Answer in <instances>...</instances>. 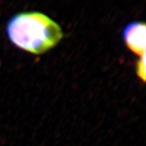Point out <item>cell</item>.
I'll return each instance as SVG.
<instances>
[{
    "label": "cell",
    "instance_id": "2",
    "mask_svg": "<svg viewBox=\"0 0 146 146\" xmlns=\"http://www.w3.org/2000/svg\"><path fill=\"white\" fill-rule=\"evenodd\" d=\"M145 24L133 22L128 24L123 32V39L129 49L139 56L145 54Z\"/></svg>",
    "mask_w": 146,
    "mask_h": 146
},
{
    "label": "cell",
    "instance_id": "3",
    "mask_svg": "<svg viewBox=\"0 0 146 146\" xmlns=\"http://www.w3.org/2000/svg\"><path fill=\"white\" fill-rule=\"evenodd\" d=\"M136 72L137 76L143 81H145V54L140 57V59L137 63Z\"/></svg>",
    "mask_w": 146,
    "mask_h": 146
},
{
    "label": "cell",
    "instance_id": "1",
    "mask_svg": "<svg viewBox=\"0 0 146 146\" xmlns=\"http://www.w3.org/2000/svg\"><path fill=\"white\" fill-rule=\"evenodd\" d=\"M7 35L14 45L34 54H41L56 46L63 37L57 23L38 12L14 15L7 24Z\"/></svg>",
    "mask_w": 146,
    "mask_h": 146
}]
</instances>
